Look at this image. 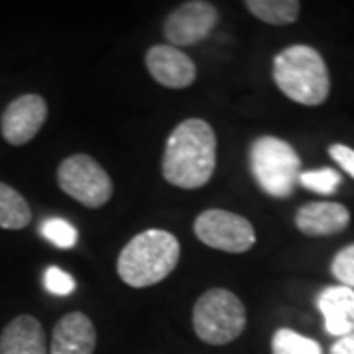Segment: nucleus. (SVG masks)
<instances>
[{"mask_svg":"<svg viewBox=\"0 0 354 354\" xmlns=\"http://www.w3.org/2000/svg\"><path fill=\"white\" fill-rule=\"evenodd\" d=\"M274 83L293 102L319 106L330 93V77L323 55L305 44H295L274 57Z\"/></svg>","mask_w":354,"mask_h":354,"instance_id":"obj_3","label":"nucleus"},{"mask_svg":"<svg viewBox=\"0 0 354 354\" xmlns=\"http://www.w3.org/2000/svg\"><path fill=\"white\" fill-rule=\"evenodd\" d=\"M193 228L197 239L205 246L223 252L244 254L256 244V230L252 223L244 216L223 209L203 211L195 218Z\"/></svg>","mask_w":354,"mask_h":354,"instance_id":"obj_7","label":"nucleus"},{"mask_svg":"<svg viewBox=\"0 0 354 354\" xmlns=\"http://www.w3.org/2000/svg\"><path fill=\"white\" fill-rule=\"evenodd\" d=\"M44 286L53 295H69L75 290V279L57 266H50L44 274Z\"/></svg>","mask_w":354,"mask_h":354,"instance_id":"obj_21","label":"nucleus"},{"mask_svg":"<svg viewBox=\"0 0 354 354\" xmlns=\"http://www.w3.org/2000/svg\"><path fill=\"white\" fill-rule=\"evenodd\" d=\"M146 67L150 75L167 88H185L197 77V67L179 48L174 46H153L146 51Z\"/></svg>","mask_w":354,"mask_h":354,"instance_id":"obj_10","label":"nucleus"},{"mask_svg":"<svg viewBox=\"0 0 354 354\" xmlns=\"http://www.w3.org/2000/svg\"><path fill=\"white\" fill-rule=\"evenodd\" d=\"M246 327V309L232 291L215 288L203 293L193 307V330L207 344L236 341Z\"/></svg>","mask_w":354,"mask_h":354,"instance_id":"obj_5","label":"nucleus"},{"mask_svg":"<svg viewBox=\"0 0 354 354\" xmlns=\"http://www.w3.org/2000/svg\"><path fill=\"white\" fill-rule=\"evenodd\" d=\"M330 272L341 281V286L354 290V244H348L337 252L330 264Z\"/></svg>","mask_w":354,"mask_h":354,"instance_id":"obj_20","label":"nucleus"},{"mask_svg":"<svg viewBox=\"0 0 354 354\" xmlns=\"http://www.w3.org/2000/svg\"><path fill=\"white\" fill-rule=\"evenodd\" d=\"M0 354H50L44 327L36 317L18 315L0 335Z\"/></svg>","mask_w":354,"mask_h":354,"instance_id":"obj_14","label":"nucleus"},{"mask_svg":"<svg viewBox=\"0 0 354 354\" xmlns=\"http://www.w3.org/2000/svg\"><path fill=\"white\" fill-rule=\"evenodd\" d=\"M246 8L258 20L272 26L293 24L301 12L297 0H246Z\"/></svg>","mask_w":354,"mask_h":354,"instance_id":"obj_16","label":"nucleus"},{"mask_svg":"<svg viewBox=\"0 0 354 354\" xmlns=\"http://www.w3.org/2000/svg\"><path fill=\"white\" fill-rule=\"evenodd\" d=\"M329 354H354V333L333 342Z\"/></svg>","mask_w":354,"mask_h":354,"instance_id":"obj_23","label":"nucleus"},{"mask_svg":"<svg viewBox=\"0 0 354 354\" xmlns=\"http://www.w3.org/2000/svg\"><path fill=\"white\" fill-rule=\"evenodd\" d=\"M179 254L181 248L176 234L148 228L122 248L116 260V272L130 288H150L176 270Z\"/></svg>","mask_w":354,"mask_h":354,"instance_id":"obj_2","label":"nucleus"},{"mask_svg":"<svg viewBox=\"0 0 354 354\" xmlns=\"http://www.w3.org/2000/svg\"><path fill=\"white\" fill-rule=\"evenodd\" d=\"M32 223V209L22 197V193L0 183V228L22 230Z\"/></svg>","mask_w":354,"mask_h":354,"instance_id":"obj_15","label":"nucleus"},{"mask_svg":"<svg viewBox=\"0 0 354 354\" xmlns=\"http://www.w3.org/2000/svg\"><path fill=\"white\" fill-rule=\"evenodd\" d=\"M216 20H218V12L215 4L205 0L183 2L165 18V39L169 41V46L179 50L195 46L215 30Z\"/></svg>","mask_w":354,"mask_h":354,"instance_id":"obj_8","label":"nucleus"},{"mask_svg":"<svg viewBox=\"0 0 354 354\" xmlns=\"http://www.w3.org/2000/svg\"><path fill=\"white\" fill-rule=\"evenodd\" d=\"M57 183L64 193L88 209H99L113 197L111 176L87 153L65 158L57 169Z\"/></svg>","mask_w":354,"mask_h":354,"instance_id":"obj_6","label":"nucleus"},{"mask_svg":"<svg viewBox=\"0 0 354 354\" xmlns=\"http://www.w3.org/2000/svg\"><path fill=\"white\" fill-rule=\"evenodd\" d=\"M48 118V102L39 95H22L14 99L0 118L2 138L12 146H24L36 138Z\"/></svg>","mask_w":354,"mask_h":354,"instance_id":"obj_9","label":"nucleus"},{"mask_svg":"<svg viewBox=\"0 0 354 354\" xmlns=\"http://www.w3.org/2000/svg\"><path fill=\"white\" fill-rule=\"evenodd\" d=\"M97 346V329L81 311L67 313L53 327L50 354H93Z\"/></svg>","mask_w":354,"mask_h":354,"instance_id":"obj_11","label":"nucleus"},{"mask_svg":"<svg viewBox=\"0 0 354 354\" xmlns=\"http://www.w3.org/2000/svg\"><path fill=\"white\" fill-rule=\"evenodd\" d=\"M216 165V136L203 118L179 122L165 142L162 176L181 189H199L209 183Z\"/></svg>","mask_w":354,"mask_h":354,"instance_id":"obj_1","label":"nucleus"},{"mask_svg":"<svg viewBox=\"0 0 354 354\" xmlns=\"http://www.w3.org/2000/svg\"><path fill=\"white\" fill-rule=\"evenodd\" d=\"M39 232L46 241H50L51 244H55L57 248H73L77 244V228L67 223L65 218L59 216H51L46 218L39 227Z\"/></svg>","mask_w":354,"mask_h":354,"instance_id":"obj_18","label":"nucleus"},{"mask_svg":"<svg viewBox=\"0 0 354 354\" xmlns=\"http://www.w3.org/2000/svg\"><path fill=\"white\" fill-rule=\"evenodd\" d=\"M348 223V209L335 201L307 203L295 215V227L307 236H333L342 232Z\"/></svg>","mask_w":354,"mask_h":354,"instance_id":"obj_12","label":"nucleus"},{"mask_svg":"<svg viewBox=\"0 0 354 354\" xmlns=\"http://www.w3.org/2000/svg\"><path fill=\"white\" fill-rule=\"evenodd\" d=\"M317 307L325 319V330L333 337L354 333V290L344 286H329L319 293Z\"/></svg>","mask_w":354,"mask_h":354,"instance_id":"obj_13","label":"nucleus"},{"mask_svg":"<svg viewBox=\"0 0 354 354\" xmlns=\"http://www.w3.org/2000/svg\"><path fill=\"white\" fill-rule=\"evenodd\" d=\"M341 174L333 167L313 169V171H301L299 183L305 189L319 193V195H333L341 185Z\"/></svg>","mask_w":354,"mask_h":354,"instance_id":"obj_19","label":"nucleus"},{"mask_svg":"<svg viewBox=\"0 0 354 354\" xmlns=\"http://www.w3.org/2000/svg\"><path fill=\"white\" fill-rule=\"evenodd\" d=\"M248 164L256 185L270 197L286 199L299 183L301 160L286 140L276 136L256 138L248 152Z\"/></svg>","mask_w":354,"mask_h":354,"instance_id":"obj_4","label":"nucleus"},{"mask_svg":"<svg viewBox=\"0 0 354 354\" xmlns=\"http://www.w3.org/2000/svg\"><path fill=\"white\" fill-rule=\"evenodd\" d=\"M329 156L341 165L342 169L348 174L351 177H354V150L344 146V144H333L329 148Z\"/></svg>","mask_w":354,"mask_h":354,"instance_id":"obj_22","label":"nucleus"},{"mask_svg":"<svg viewBox=\"0 0 354 354\" xmlns=\"http://www.w3.org/2000/svg\"><path fill=\"white\" fill-rule=\"evenodd\" d=\"M272 354H323L321 344L291 329H278L272 337Z\"/></svg>","mask_w":354,"mask_h":354,"instance_id":"obj_17","label":"nucleus"}]
</instances>
